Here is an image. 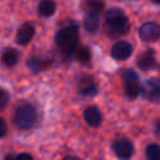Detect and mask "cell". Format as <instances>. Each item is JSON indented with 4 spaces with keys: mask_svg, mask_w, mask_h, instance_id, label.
<instances>
[{
    "mask_svg": "<svg viewBox=\"0 0 160 160\" xmlns=\"http://www.w3.org/2000/svg\"><path fill=\"white\" fill-rule=\"evenodd\" d=\"M112 150L118 158L129 159V158H131V155L134 152V146H132L131 141H129L126 139H119L112 142Z\"/></svg>",
    "mask_w": 160,
    "mask_h": 160,
    "instance_id": "6",
    "label": "cell"
},
{
    "mask_svg": "<svg viewBox=\"0 0 160 160\" xmlns=\"http://www.w3.org/2000/svg\"><path fill=\"white\" fill-rule=\"evenodd\" d=\"M142 96L150 101H160V81L156 79H149L141 88Z\"/></svg>",
    "mask_w": 160,
    "mask_h": 160,
    "instance_id": "5",
    "label": "cell"
},
{
    "mask_svg": "<svg viewBox=\"0 0 160 160\" xmlns=\"http://www.w3.org/2000/svg\"><path fill=\"white\" fill-rule=\"evenodd\" d=\"M122 79H124V81L139 80V78H138V74H136L134 70H131V69H126V70L124 71V74H122Z\"/></svg>",
    "mask_w": 160,
    "mask_h": 160,
    "instance_id": "20",
    "label": "cell"
},
{
    "mask_svg": "<svg viewBox=\"0 0 160 160\" xmlns=\"http://www.w3.org/2000/svg\"><path fill=\"white\" fill-rule=\"evenodd\" d=\"M84 118H85V121L88 122V125H90L92 128L99 126L101 124V120H102V115L96 106L86 108L84 111Z\"/></svg>",
    "mask_w": 160,
    "mask_h": 160,
    "instance_id": "9",
    "label": "cell"
},
{
    "mask_svg": "<svg viewBox=\"0 0 160 160\" xmlns=\"http://www.w3.org/2000/svg\"><path fill=\"white\" fill-rule=\"evenodd\" d=\"M46 65H48L46 61L42 60V59H40V58H34V59H31L29 61V66L31 68L32 71H39V70L44 69Z\"/></svg>",
    "mask_w": 160,
    "mask_h": 160,
    "instance_id": "18",
    "label": "cell"
},
{
    "mask_svg": "<svg viewBox=\"0 0 160 160\" xmlns=\"http://www.w3.org/2000/svg\"><path fill=\"white\" fill-rule=\"evenodd\" d=\"M80 92H81L82 95H86V96H92V95H95V94L98 92V88H96L94 84H89V85H86L85 88H81Z\"/></svg>",
    "mask_w": 160,
    "mask_h": 160,
    "instance_id": "19",
    "label": "cell"
},
{
    "mask_svg": "<svg viewBox=\"0 0 160 160\" xmlns=\"http://www.w3.org/2000/svg\"><path fill=\"white\" fill-rule=\"evenodd\" d=\"M8 101H9V94L4 89H0V109H4Z\"/></svg>",
    "mask_w": 160,
    "mask_h": 160,
    "instance_id": "21",
    "label": "cell"
},
{
    "mask_svg": "<svg viewBox=\"0 0 160 160\" xmlns=\"http://www.w3.org/2000/svg\"><path fill=\"white\" fill-rule=\"evenodd\" d=\"M84 28L86 31L94 34L98 31L99 29V16L96 12H92V11H88L85 14V18H84Z\"/></svg>",
    "mask_w": 160,
    "mask_h": 160,
    "instance_id": "11",
    "label": "cell"
},
{
    "mask_svg": "<svg viewBox=\"0 0 160 160\" xmlns=\"http://www.w3.org/2000/svg\"><path fill=\"white\" fill-rule=\"evenodd\" d=\"M35 35V29L31 24H22L16 34V42L20 45H26L31 41Z\"/></svg>",
    "mask_w": 160,
    "mask_h": 160,
    "instance_id": "8",
    "label": "cell"
},
{
    "mask_svg": "<svg viewBox=\"0 0 160 160\" xmlns=\"http://www.w3.org/2000/svg\"><path fill=\"white\" fill-rule=\"evenodd\" d=\"M155 131L160 135V120H158V121H156V124H155Z\"/></svg>",
    "mask_w": 160,
    "mask_h": 160,
    "instance_id": "24",
    "label": "cell"
},
{
    "mask_svg": "<svg viewBox=\"0 0 160 160\" xmlns=\"http://www.w3.org/2000/svg\"><path fill=\"white\" fill-rule=\"evenodd\" d=\"M152 2H156V4H160V0H151Z\"/></svg>",
    "mask_w": 160,
    "mask_h": 160,
    "instance_id": "25",
    "label": "cell"
},
{
    "mask_svg": "<svg viewBox=\"0 0 160 160\" xmlns=\"http://www.w3.org/2000/svg\"><path fill=\"white\" fill-rule=\"evenodd\" d=\"M132 54V46L128 41H118L111 48V56L115 60H126Z\"/></svg>",
    "mask_w": 160,
    "mask_h": 160,
    "instance_id": "7",
    "label": "cell"
},
{
    "mask_svg": "<svg viewBox=\"0 0 160 160\" xmlns=\"http://www.w3.org/2000/svg\"><path fill=\"white\" fill-rule=\"evenodd\" d=\"M141 92V85L139 84L138 80H131V81H125V94L130 99H135L139 96Z\"/></svg>",
    "mask_w": 160,
    "mask_h": 160,
    "instance_id": "14",
    "label": "cell"
},
{
    "mask_svg": "<svg viewBox=\"0 0 160 160\" xmlns=\"http://www.w3.org/2000/svg\"><path fill=\"white\" fill-rule=\"evenodd\" d=\"M85 6H86V9L89 11H92V12L99 14V12H101L104 10V6L105 5H104V2L101 0H86Z\"/></svg>",
    "mask_w": 160,
    "mask_h": 160,
    "instance_id": "17",
    "label": "cell"
},
{
    "mask_svg": "<svg viewBox=\"0 0 160 160\" xmlns=\"http://www.w3.org/2000/svg\"><path fill=\"white\" fill-rule=\"evenodd\" d=\"M36 121V110L31 104H21L14 116V124L20 130L30 129Z\"/></svg>",
    "mask_w": 160,
    "mask_h": 160,
    "instance_id": "3",
    "label": "cell"
},
{
    "mask_svg": "<svg viewBox=\"0 0 160 160\" xmlns=\"http://www.w3.org/2000/svg\"><path fill=\"white\" fill-rule=\"evenodd\" d=\"M145 154L149 160H160V145H158V144L148 145Z\"/></svg>",
    "mask_w": 160,
    "mask_h": 160,
    "instance_id": "16",
    "label": "cell"
},
{
    "mask_svg": "<svg viewBox=\"0 0 160 160\" xmlns=\"http://www.w3.org/2000/svg\"><path fill=\"white\" fill-rule=\"evenodd\" d=\"M19 58H20V55H19L18 50H15V49H6L1 54V61H2V64L6 65V66H9V68L10 66H14L15 64H18Z\"/></svg>",
    "mask_w": 160,
    "mask_h": 160,
    "instance_id": "13",
    "label": "cell"
},
{
    "mask_svg": "<svg viewBox=\"0 0 160 160\" xmlns=\"http://www.w3.org/2000/svg\"><path fill=\"white\" fill-rule=\"evenodd\" d=\"M8 131V126H6V122L0 118V138H2Z\"/></svg>",
    "mask_w": 160,
    "mask_h": 160,
    "instance_id": "22",
    "label": "cell"
},
{
    "mask_svg": "<svg viewBox=\"0 0 160 160\" xmlns=\"http://www.w3.org/2000/svg\"><path fill=\"white\" fill-rule=\"evenodd\" d=\"M155 65H156V60L152 50H148L138 58V66L142 70H150Z\"/></svg>",
    "mask_w": 160,
    "mask_h": 160,
    "instance_id": "10",
    "label": "cell"
},
{
    "mask_svg": "<svg viewBox=\"0 0 160 160\" xmlns=\"http://www.w3.org/2000/svg\"><path fill=\"white\" fill-rule=\"evenodd\" d=\"M74 56L81 64H88L89 60H90V58H91V54H90V50L86 46H79L78 45V48L74 51Z\"/></svg>",
    "mask_w": 160,
    "mask_h": 160,
    "instance_id": "15",
    "label": "cell"
},
{
    "mask_svg": "<svg viewBox=\"0 0 160 160\" xmlns=\"http://www.w3.org/2000/svg\"><path fill=\"white\" fill-rule=\"evenodd\" d=\"M104 29L109 36L119 38L129 31L130 22L120 9H110L105 14Z\"/></svg>",
    "mask_w": 160,
    "mask_h": 160,
    "instance_id": "1",
    "label": "cell"
},
{
    "mask_svg": "<svg viewBox=\"0 0 160 160\" xmlns=\"http://www.w3.org/2000/svg\"><path fill=\"white\" fill-rule=\"evenodd\" d=\"M16 159H29V160H31L32 156H31L30 154H19V155L16 156Z\"/></svg>",
    "mask_w": 160,
    "mask_h": 160,
    "instance_id": "23",
    "label": "cell"
},
{
    "mask_svg": "<svg viewBox=\"0 0 160 160\" xmlns=\"http://www.w3.org/2000/svg\"><path fill=\"white\" fill-rule=\"evenodd\" d=\"M55 41L56 45L60 50V52L62 54V56L65 59H69L74 55L75 49L79 45V32H78V28L69 25L66 28H62L61 30H59L56 32L55 36Z\"/></svg>",
    "mask_w": 160,
    "mask_h": 160,
    "instance_id": "2",
    "label": "cell"
},
{
    "mask_svg": "<svg viewBox=\"0 0 160 160\" xmlns=\"http://www.w3.org/2000/svg\"><path fill=\"white\" fill-rule=\"evenodd\" d=\"M56 5L54 2V0H40L39 5H38V11L41 16L44 18H49L55 12Z\"/></svg>",
    "mask_w": 160,
    "mask_h": 160,
    "instance_id": "12",
    "label": "cell"
},
{
    "mask_svg": "<svg viewBox=\"0 0 160 160\" xmlns=\"http://www.w3.org/2000/svg\"><path fill=\"white\" fill-rule=\"evenodd\" d=\"M139 36L144 41H155L160 36V26L152 21L145 22L139 29Z\"/></svg>",
    "mask_w": 160,
    "mask_h": 160,
    "instance_id": "4",
    "label": "cell"
}]
</instances>
